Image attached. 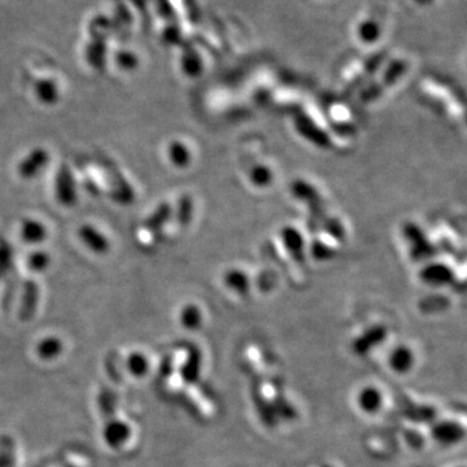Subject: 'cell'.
Wrapping results in <instances>:
<instances>
[{"mask_svg": "<svg viewBox=\"0 0 467 467\" xmlns=\"http://www.w3.org/2000/svg\"><path fill=\"white\" fill-rule=\"evenodd\" d=\"M50 158L51 157L45 148L42 147L34 148L17 164L19 177L25 180L37 178L48 165Z\"/></svg>", "mask_w": 467, "mask_h": 467, "instance_id": "cell-1", "label": "cell"}, {"mask_svg": "<svg viewBox=\"0 0 467 467\" xmlns=\"http://www.w3.org/2000/svg\"><path fill=\"white\" fill-rule=\"evenodd\" d=\"M55 196L59 204L64 207H72L77 201L76 180L67 164L60 165V169L56 174Z\"/></svg>", "mask_w": 467, "mask_h": 467, "instance_id": "cell-2", "label": "cell"}, {"mask_svg": "<svg viewBox=\"0 0 467 467\" xmlns=\"http://www.w3.org/2000/svg\"><path fill=\"white\" fill-rule=\"evenodd\" d=\"M356 405L360 412L374 415L384 406V395L377 386H365L357 392Z\"/></svg>", "mask_w": 467, "mask_h": 467, "instance_id": "cell-3", "label": "cell"}, {"mask_svg": "<svg viewBox=\"0 0 467 467\" xmlns=\"http://www.w3.org/2000/svg\"><path fill=\"white\" fill-rule=\"evenodd\" d=\"M78 238L85 245V247L89 248V251L95 255H99V256L105 255L111 249V243L108 238L89 223L82 225L79 227Z\"/></svg>", "mask_w": 467, "mask_h": 467, "instance_id": "cell-4", "label": "cell"}, {"mask_svg": "<svg viewBox=\"0 0 467 467\" xmlns=\"http://www.w3.org/2000/svg\"><path fill=\"white\" fill-rule=\"evenodd\" d=\"M415 364V355L406 345H399L391 351L388 356V366L396 374H406Z\"/></svg>", "mask_w": 467, "mask_h": 467, "instance_id": "cell-5", "label": "cell"}, {"mask_svg": "<svg viewBox=\"0 0 467 467\" xmlns=\"http://www.w3.org/2000/svg\"><path fill=\"white\" fill-rule=\"evenodd\" d=\"M48 235L47 227L43 222L34 220V218H25L20 226V236L26 245H39L43 243Z\"/></svg>", "mask_w": 467, "mask_h": 467, "instance_id": "cell-6", "label": "cell"}, {"mask_svg": "<svg viewBox=\"0 0 467 467\" xmlns=\"http://www.w3.org/2000/svg\"><path fill=\"white\" fill-rule=\"evenodd\" d=\"M34 92L37 99L45 105H54L60 99L59 87L52 79H39L34 86Z\"/></svg>", "mask_w": 467, "mask_h": 467, "instance_id": "cell-7", "label": "cell"}, {"mask_svg": "<svg viewBox=\"0 0 467 467\" xmlns=\"http://www.w3.org/2000/svg\"><path fill=\"white\" fill-rule=\"evenodd\" d=\"M112 183H113V199L120 204H130L134 201V189L127 183L126 179L123 178L121 173L113 169L112 172Z\"/></svg>", "mask_w": 467, "mask_h": 467, "instance_id": "cell-8", "label": "cell"}, {"mask_svg": "<svg viewBox=\"0 0 467 467\" xmlns=\"http://www.w3.org/2000/svg\"><path fill=\"white\" fill-rule=\"evenodd\" d=\"M464 435L462 428L455 422L439 423L434 430L435 440L442 444H455Z\"/></svg>", "mask_w": 467, "mask_h": 467, "instance_id": "cell-9", "label": "cell"}, {"mask_svg": "<svg viewBox=\"0 0 467 467\" xmlns=\"http://www.w3.org/2000/svg\"><path fill=\"white\" fill-rule=\"evenodd\" d=\"M38 286L37 283L28 279L23 284V307H21V315L23 320H29L34 314V311L38 304Z\"/></svg>", "mask_w": 467, "mask_h": 467, "instance_id": "cell-10", "label": "cell"}, {"mask_svg": "<svg viewBox=\"0 0 467 467\" xmlns=\"http://www.w3.org/2000/svg\"><path fill=\"white\" fill-rule=\"evenodd\" d=\"M170 205L169 204H160L155 211L149 214V217L143 222V229L147 231H157L160 227L167 222L170 217Z\"/></svg>", "mask_w": 467, "mask_h": 467, "instance_id": "cell-11", "label": "cell"}, {"mask_svg": "<svg viewBox=\"0 0 467 467\" xmlns=\"http://www.w3.org/2000/svg\"><path fill=\"white\" fill-rule=\"evenodd\" d=\"M167 154H169L170 161L176 167H185L186 165H189L191 154H189V148L182 142H178V141L172 142L169 145V148H167Z\"/></svg>", "mask_w": 467, "mask_h": 467, "instance_id": "cell-12", "label": "cell"}, {"mask_svg": "<svg viewBox=\"0 0 467 467\" xmlns=\"http://www.w3.org/2000/svg\"><path fill=\"white\" fill-rule=\"evenodd\" d=\"M180 323L187 330H196L201 324V311L196 305H186L180 311Z\"/></svg>", "mask_w": 467, "mask_h": 467, "instance_id": "cell-13", "label": "cell"}, {"mask_svg": "<svg viewBox=\"0 0 467 467\" xmlns=\"http://www.w3.org/2000/svg\"><path fill=\"white\" fill-rule=\"evenodd\" d=\"M129 437V428L123 423H112L105 430V439L110 444L118 446Z\"/></svg>", "mask_w": 467, "mask_h": 467, "instance_id": "cell-14", "label": "cell"}, {"mask_svg": "<svg viewBox=\"0 0 467 467\" xmlns=\"http://www.w3.org/2000/svg\"><path fill=\"white\" fill-rule=\"evenodd\" d=\"M26 264H28V267L30 269V271L42 273L50 267L51 257L45 251H35V252L29 255L28 260H26Z\"/></svg>", "mask_w": 467, "mask_h": 467, "instance_id": "cell-15", "label": "cell"}, {"mask_svg": "<svg viewBox=\"0 0 467 467\" xmlns=\"http://www.w3.org/2000/svg\"><path fill=\"white\" fill-rule=\"evenodd\" d=\"M61 343L59 339L56 338H47L45 340H42L39 345H38V353L39 356L43 357L45 360L48 358H54L57 356L61 351Z\"/></svg>", "mask_w": 467, "mask_h": 467, "instance_id": "cell-16", "label": "cell"}, {"mask_svg": "<svg viewBox=\"0 0 467 467\" xmlns=\"http://www.w3.org/2000/svg\"><path fill=\"white\" fill-rule=\"evenodd\" d=\"M129 367L134 375H145L147 371V360L142 355H133L129 360Z\"/></svg>", "mask_w": 467, "mask_h": 467, "instance_id": "cell-17", "label": "cell"}, {"mask_svg": "<svg viewBox=\"0 0 467 467\" xmlns=\"http://www.w3.org/2000/svg\"><path fill=\"white\" fill-rule=\"evenodd\" d=\"M11 257V249L6 245H0V274L6 271V269L10 265Z\"/></svg>", "mask_w": 467, "mask_h": 467, "instance_id": "cell-18", "label": "cell"}, {"mask_svg": "<svg viewBox=\"0 0 467 467\" xmlns=\"http://www.w3.org/2000/svg\"><path fill=\"white\" fill-rule=\"evenodd\" d=\"M189 211H191V204L189 199H183L180 204V213H179V220L183 222H187L189 218Z\"/></svg>", "mask_w": 467, "mask_h": 467, "instance_id": "cell-19", "label": "cell"}, {"mask_svg": "<svg viewBox=\"0 0 467 467\" xmlns=\"http://www.w3.org/2000/svg\"><path fill=\"white\" fill-rule=\"evenodd\" d=\"M323 467H334V466H323Z\"/></svg>", "mask_w": 467, "mask_h": 467, "instance_id": "cell-20", "label": "cell"}]
</instances>
